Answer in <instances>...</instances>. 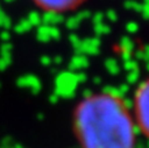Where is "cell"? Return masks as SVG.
I'll return each mask as SVG.
<instances>
[{
    "instance_id": "obj_1",
    "label": "cell",
    "mask_w": 149,
    "mask_h": 148,
    "mask_svg": "<svg viewBox=\"0 0 149 148\" xmlns=\"http://www.w3.org/2000/svg\"><path fill=\"white\" fill-rule=\"evenodd\" d=\"M72 131L80 148H136L140 136L131 105L107 91L93 92L77 102Z\"/></svg>"
},
{
    "instance_id": "obj_2",
    "label": "cell",
    "mask_w": 149,
    "mask_h": 148,
    "mask_svg": "<svg viewBox=\"0 0 149 148\" xmlns=\"http://www.w3.org/2000/svg\"><path fill=\"white\" fill-rule=\"evenodd\" d=\"M131 110L139 135L149 140V75L135 88Z\"/></svg>"
},
{
    "instance_id": "obj_3",
    "label": "cell",
    "mask_w": 149,
    "mask_h": 148,
    "mask_svg": "<svg viewBox=\"0 0 149 148\" xmlns=\"http://www.w3.org/2000/svg\"><path fill=\"white\" fill-rule=\"evenodd\" d=\"M88 0H31L39 10L50 15H64L79 9Z\"/></svg>"
}]
</instances>
